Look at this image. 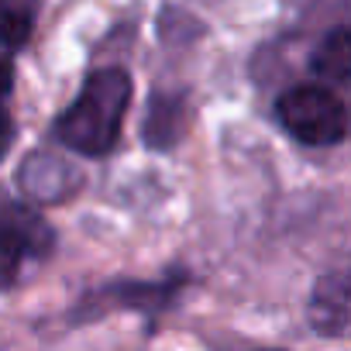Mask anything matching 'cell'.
<instances>
[{"instance_id": "obj_1", "label": "cell", "mask_w": 351, "mask_h": 351, "mask_svg": "<svg viewBox=\"0 0 351 351\" xmlns=\"http://www.w3.org/2000/svg\"><path fill=\"white\" fill-rule=\"evenodd\" d=\"M131 73L124 66H104L93 69L73 104L56 117L52 134L59 145H66L73 155L83 158H107L117 148L124 114L131 107Z\"/></svg>"}, {"instance_id": "obj_2", "label": "cell", "mask_w": 351, "mask_h": 351, "mask_svg": "<svg viewBox=\"0 0 351 351\" xmlns=\"http://www.w3.org/2000/svg\"><path fill=\"white\" fill-rule=\"evenodd\" d=\"M190 282V272L176 265L172 272H165L162 279H110V282H100L93 289L83 293L80 306L69 313V324L73 327H83V324H93L97 317L104 313H114V310H134L145 317L148 324V334L155 330L158 317L180 300L183 286Z\"/></svg>"}, {"instance_id": "obj_3", "label": "cell", "mask_w": 351, "mask_h": 351, "mask_svg": "<svg viewBox=\"0 0 351 351\" xmlns=\"http://www.w3.org/2000/svg\"><path fill=\"white\" fill-rule=\"evenodd\" d=\"M56 252L52 224L28 204L0 193V293L21 286Z\"/></svg>"}, {"instance_id": "obj_4", "label": "cell", "mask_w": 351, "mask_h": 351, "mask_svg": "<svg viewBox=\"0 0 351 351\" xmlns=\"http://www.w3.org/2000/svg\"><path fill=\"white\" fill-rule=\"evenodd\" d=\"M276 121L289 138L310 148H330L348 138V107L327 83H300L276 97Z\"/></svg>"}, {"instance_id": "obj_5", "label": "cell", "mask_w": 351, "mask_h": 351, "mask_svg": "<svg viewBox=\"0 0 351 351\" xmlns=\"http://www.w3.org/2000/svg\"><path fill=\"white\" fill-rule=\"evenodd\" d=\"M18 186L21 193L32 200V204H42V207H56V204H66L80 193L83 186V172L59 158L56 152H45V148H35L25 155V162L18 165Z\"/></svg>"}, {"instance_id": "obj_6", "label": "cell", "mask_w": 351, "mask_h": 351, "mask_svg": "<svg viewBox=\"0 0 351 351\" xmlns=\"http://www.w3.org/2000/svg\"><path fill=\"white\" fill-rule=\"evenodd\" d=\"M190 128V97L186 90H152L145 121H141V141L152 152H172L186 138Z\"/></svg>"}, {"instance_id": "obj_7", "label": "cell", "mask_w": 351, "mask_h": 351, "mask_svg": "<svg viewBox=\"0 0 351 351\" xmlns=\"http://www.w3.org/2000/svg\"><path fill=\"white\" fill-rule=\"evenodd\" d=\"M306 320L313 334L320 337H344L351 324V286H348V269H330L317 279L310 303H306Z\"/></svg>"}, {"instance_id": "obj_8", "label": "cell", "mask_w": 351, "mask_h": 351, "mask_svg": "<svg viewBox=\"0 0 351 351\" xmlns=\"http://www.w3.org/2000/svg\"><path fill=\"white\" fill-rule=\"evenodd\" d=\"M310 73L320 83L334 86V90L348 86V76H351V35H348V25H334L320 38V45L310 56Z\"/></svg>"}, {"instance_id": "obj_9", "label": "cell", "mask_w": 351, "mask_h": 351, "mask_svg": "<svg viewBox=\"0 0 351 351\" xmlns=\"http://www.w3.org/2000/svg\"><path fill=\"white\" fill-rule=\"evenodd\" d=\"M42 14V0H0V49L4 52H21Z\"/></svg>"}, {"instance_id": "obj_10", "label": "cell", "mask_w": 351, "mask_h": 351, "mask_svg": "<svg viewBox=\"0 0 351 351\" xmlns=\"http://www.w3.org/2000/svg\"><path fill=\"white\" fill-rule=\"evenodd\" d=\"M11 97H14V59H11V52H0V162H4V155L14 145Z\"/></svg>"}, {"instance_id": "obj_11", "label": "cell", "mask_w": 351, "mask_h": 351, "mask_svg": "<svg viewBox=\"0 0 351 351\" xmlns=\"http://www.w3.org/2000/svg\"><path fill=\"white\" fill-rule=\"evenodd\" d=\"M158 32H162L165 42H183L190 32L204 35V28L197 25V18H190V14L180 11V8H165V11L158 14Z\"/></svg>"}]
</instances>
